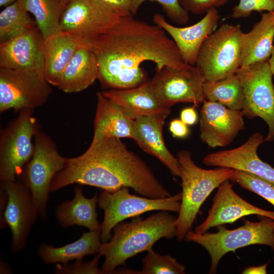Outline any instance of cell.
Listing matches in <instances>:
<instances>
[{"label": "cell", "mask_w": 274, "mask_h": 274, "mask_svg": "<svg viewBox=\"0 0 274 274\" xmlns=\"http://www.w3.org/2000/svg\"><path fill=\"white\" fill-rule=\"evenodd\" d=\"M274 10V0H239L232 8L231 17L239 19L249 17L254 12L261 13Z\"/></svg>", "instance_id": "836d02e7"}, {"label": "cell", "mask_w": 274, "mask_h": 274, "mask_svg": "<svg viewBox=\"0 0 274 274\" xmlns=\"http://www.w3.org/2000/svg\"><path fill=\"white\" fill-rule=\"evenodd\" d=\"M44 39L38 27L0 43V67L44 73Z\"/></svg>", "instance_id": "d6986e66"}, {"label": "cell", "mask_w": 274, "mask_h": 274, "mask_svg": "<svg viewBox=\"0 0 274 274\" xmlns=\"http://www.w3.org/2000/svg\"><path fill=\"white\" fill-rule=\"evenodd\" d=\"M101 256L97 253L96 256L91 261L83 262L82 260H78L71 264H57L55 273H102L98 267V261Z\"/></svg>", "instance_id": "e575fe53"}, {"label": "cell", "mask_w": 274, "mask_h": 274, "mask_svg": "<svg viewBox=\"0 0 274 274\" xmlns=\"http://www.w3.org/2000/svg\"><path fill=\"white\" fill-rule=\"evenodd\" d=\"M1 189L6 194L2 208L1 225L9 226L12 235L11 250L19 252L25 248L30 229L39 213L28 188L16 180L1 182Z\"/></svg>", "instance_id": "5bb4252c"}, {"label": "cell", "mask_w": 274, "mask_h": 274, "mask_svg": "<svg viewBox=\"0 0 274 274\" xmlns=\"http://www.w3.org/2000/svg\"><path fill=\"white\" fill-rule=\"evenodd\" d=\"M75 183L106 191L131 188L152 198L171 196L148 165L118 138L101 140L90 144L82 155L66 158L65 166L54 178L50 191Z\"/></svg>", "instance_id": "7a4b0ae2"}, {"label": "cell", "mask_w": 274, "mask_h": 274, "mask_svg": "<svg viewBox=\"0 0 274 274\" xmlns=\"http://www.w3.org/2000/svg\"><path fill=\"white\" fill-rule=\"evenodd\" d=\"M264 142L262 134L254 133L238 147L207 155L203 162L208 166L247 172L274 183V168L257 155L258 148Z\"/></svg>", "instance_id": "e0dca14e"}, {"label": "cell", "mask_w": 274, "mask_h": 274, "mask_svg": "<svg viewBox=\"0 0 274 274\" xmlns=\"http://www.w3.org/2000/svg\"><path fill=\"white\" fill-rule=\"evenodd\" d=\"M268 63L273 76L274 77V45L273 46L271 56L268 60Z\"/></svg>", "instance_id": "60d3db41"}, {"label": "cell", "mask_w": 274, "mask_h": 274, "mask_svg": "<svg viewBox=\"0 0 274 274\" xmlns=\"http://www.w3.org/2000/svg\"><path fill=\"white\" fill-rule=\"evenodd\" d=\"M181 198V192L165 198H152L131 194L127 187L104 190L97 199L99 208L104 212L100 225L101 243L109 241L114 227L128 218L153 211L179 213Z\"/></svg>", "instance_id": "52a82bcc"}, {"label": "cell", "mask_w": 274, "mask_h": 274, "mask_svg": "<svg viewBox=\"0 0 274 274\" xmlns=\"http://www.w3.org/2000/svg\"><path fill=\"white\" fill-rule=\"evenodd\" d=\"M101 242L100 230H89L84 232L78 240L62 247H54L42 244L38 254L46 264H66L70 261L82 260L88 255L98 253Z\"/></svg>", "instance_id": "4316f807"}, {"label": "cell", "mask_w": 274, "mask_h": 274, "mask_svg": "<svg viewBox=\"0 0 274 274\" xmlns=\"http://www.w3.org/2000/svg\"><path fill=\"white\" fill-rule=\"evenodd\" d=\"M169 129L175 138H185L189 133L188 125L180 119L172 120L169 123Z\"/></svg>", "instance_id": "74e56055"}, {"label": "cell", "mask_w": 274, "mask_h": 274, "mask_svg": "<svg viewBox=\"0 0 274 274\" xmlns=\"http://www.w3.org/2000/svg\"><path fill=\"white\" fill-rule=\"evenodd\" d=\"M32 14L44 40L62 31L60 18L65 6L60 0H16Z\"/></svg>", "instance_id": "83f0119b"}, {"label": "cell", "mask_w": 274, "mask_h": 274, "mask_svg": "<svg viewBox=\"0 0 274 274\" xmlns=\"http://www.w3.org/2000/svg\"><path fill=\"white\" fill-rule=\"evenodd\" d=\"M205 82L197 68L186 64L175 67L166 66L148 80L154 95L163 106L171 108L178 102L191 103L195 106L205 100L203 85Z\"/></svg>", "instance_id": "7c38bea8"}, {"label": "cell", "mask_w": 274, "mask_h": 274, "mask_svg": "<svg viewBox=\"0 0 274 274\" xmlns=\"http://www.w3.org/2000/svg\"><path fill=\"white\" fill-rule=\"evenodd\" d=\"M108 10L122 16L131 15L132 0H93Z\"/></svg>", "instance_id": "8d00e7d4"}, {"label": "cell", "mask_w": 274, "mask_h": 274, "mask_svg": "<svg viewBox=\"0 0 274 274\" xmlns=\"http://www.w3.org/2000/svg\"><path fill=\"white\" fill-rule=\"evenodd\" d=\"M244 224L229 230L218 226L215 233H197L189 231L184 239L203 247L209 253L211 264L210 273H215L221 259L227 253L253 245L269 246L274 251V219L262 216L258 222L244 220Z\"/></svg>", "instance_id": "5b68a950"}, {"label": "cell", "mask_w": 274, "mask_h": 274, "mask_svg": "<svg viewBox=\"0 0 274 274\" xmlns=\"http://www.w3.org/2000/svg\"><path fill=\"white\" fill-rule=\"evenodd\" d=\"M36 22L17 1L0 13V43L23 35L37 27Z\"/></svg>", "instance_id": "f546056e"}, {"label": "cell", "mask_w": 274, "mask_h": 274, "mask_svg": "<svg viewBox=\"0 0 274 274\" xmlns=\"http://www.w3.org/2000/svg\"><path fill=\"white\" fill-rule=\"evenodd\" d=\"M101 93L126 115L134 120L142 116L169 115L170 113V109L161 104L154 95L148 80L135 87L111 89Z\"/></svg>", "instance_id": "44dd1931"}, {"label": "cell", "mask_w": 274, "mask_h": 274, "mask_svg": "<svg viewBox=\"0 0 274 274\" xmlns=\"http://www.w3.org/2000/svg\"><path fill=\"white\" fill-rule=\"evenodd\" d=\"M274 40V10L263 13L252 29L245 33L241 67L268 61ZM240 67V68H241Z\"/></svg>", "instance_id": "d4e9b609"}, {"label": "cell", "mask_w": 274, "mask_h": 274, "mask_svg": "<svg viewBox=\"0 0 274 274\" xmlns=\"http://www.w3.org/2000/svg\"><path fill=\"white\" fill-rule=\"evenodd\" d=\"M242 110H232L221 104L204 100L200 112V136L211 148L230 144L245 128Z\"/></svg>", "instance_id": "9a60e30c"}, {"label": "cell", "mask_w": 274, "mask_h": 274, "mask_svg": "<svg viewBox=\"0 0 274 274\" xmlns=\"http://www.w3.org/2000/svg\"><path fill=\"white\" fill-rule=\"evenodd\" d=\"M89 48L97 59L98 80L111 89H128L146 82L147 75L141 64L146 61L153 62L156 71L187 64L174 41L161 27L132 15L123 17Z\"/></svg>", "instance_id": "6da1fadb"}, {"label": "cell", "mask_w": 274, "mask_h": 274, "mask_svg": "<svg viewBox=\"0 0 274 274\" xmlns=\"http://www.w3.org/2000/svg\"><path fill=\"white\" fill-rule=\"evenodd\" d=\"M177 158L180 164L182 191L180 210L175 225L177 239L182 241L191 229L204 201L215 189L230 180L233 169L202 168L193 161L190 152L185 150L179 152Z\"/></svg>", "instance_id": "277c9868"}, {"label": "cell", "mask_w": 274, "mask_h": 274, "mask_svg": "<svg viewBox=\"0 0 274 274\" xmlns=\"http://www.w3.org/2000/svg\"><path fill=\"white\" fill-rule=\"evenodd\" d=\"M195 106L183 109L180 113V119L187 125L195 124L198 120Z\"/></svg>", "instance_id": "f35d334b"}, {"label": "cell", "mask_w": 274, "mask_h": 274, "mask_svg": "<svg viewBox=\"0 0 274 274\" xmlns=\"http://www.w3.org/2000/svg\"><path fill=\"white\" fill-rule=\"evenodd\" d=\"M236 74L244 89L245 100L242 111L245 116L250 119L261 118L268 127L264 141H274L273 76L268 60L241 67Z\"/></svg>", "instance_id": "8fae6325"}, {"label": "cell", "mask_w": 274, "mask_h": 274, "mask_svg": "<svg viewBox=\"0 0 274 274\" xmlns=\"http://www.w3.org/2000/svg\"><path fill=\"white\" fill-rule=\"evenodd\" d=\"M220 19L217 9H211L199 21L186 27L174 26L158 13L153 17L155 24L174 41L185 62L194 66L203 42L216 29Z\"/></svg>", "instance_id": "ac0fdd59"}, {"label": "cell", "mask_w": 274, "mask_h": 274, "mask_svg": "<svg viewBox=\"0 0 274 274\" xmlns=\"http://www.w3.org/2000/svg\"><path fill=\"white\" fill-rule=\"evenodd\" d=\"M230 180L261 196L274 207L273 183L253 174L236 169H233Z\"/></svg>", "instance_id": "1f68e13d"}, {"label": "cell", "mask_w": 274, "mask_h": 274, "mask_svg": "<svg viewBox=\"0 0 274 274\" xmlns=\"http://www.w3.org/2000/svg\"><path fill=\"white\" fill-rule=\"evenodd\" d=\"M245 33L239 24H223L203 42L195 65L205 81L235 74L241 66Z\"/></svg>", "instance_id": "8992f818"}, {"label": "cell", "mask_w": 274, "mask_h": 274, "mask_svg": "<svg viewBox=\"0 0 274 274\" xmlns=\"http://www.w3.org/2000/svg\"><path fill=\"white\" fill-rule=\"evenodd\" d=\"M230 0H179L182 7L195 15L205 14L213 9L224 6Z\"/></svg>", "instance_id": "d590c367"}, {"label": "cell", "mask_w": 274, "mask_h": 274, "mask_svg": "<svg viewBox=\"0 0 274 274\" xmlns=\"http://www.w3.org/2000/svg\"><path fill=\"white\" fill-rule=\"evenodd\" d=\"M51 85L43 72L0 67V112L43 105L52 92Z\"/></svg>", "instance_id": "30bf717a"}, {"label": "cell", "mask_w": 274, "mask_h": 274, "mask_svg": "<svg viewBox=\"0 0 274 274\" xmlns=\"http://www.w3.org/2000/svg\"><path fill=\"white\" fill-rule=\"evenodd\" d=\"M147 1L158 3L172 22L179 25H185L188 22L189 13L182 7L179 0H132L131 15H135L141 6Z\"/></svg>", "instance_id": "d6a6232c"}, {"label": "cell", "mask_w": 274, "mask_h": 274, "mask_svg": "<svg viewBox=\"0 0 274 274\" xmlns=\"http://www.w3.org/2000/svg\"><path fill=\"white\" fill-rule=\"evenodd\" d=\"M123 17L93 0H70L62 13L60 27L62 31L73 35L89 47Z\"/></svg>", "instance_id": "4fadbf2b"}, {"label": "cell", "mask_w": 274, "mask_h": 274, "mask_svg": "<svg viewBox=\"0 0 274 274\" xmlns=\"http://www.w3.org/2000/svg\"><path fill=\"white\" fill-rule=\"evenodd\" d=\"M16 0H0V6L2 7H7L10 4H12Z\"/></svg>", "instance_id": "b9f144b4"}, {"label": "cell", "mask_w": 274, "mask_h": 274, "mask_svg": "<svg viewBox=\"0 0 274 274\" xmlns=\"http://www.w3.org/2000/svg\"><path fill=\"white\" fill-rule=\"evenodd\" d=\"M33 154L21 174L22 182L30 192L42 219L46 218V207L50 186L55 176L65 166L54 142L39 129L35 134Z\"/></svg>", "instance_id": "ba28073f"}, {"label": "cell", "mask_w": 274, "mask_h": 274, "mask_svg": "<svg viewBox=\"0 0 274 274\" xmlns=\"http://www.w3.org/2000/svg\"><path fill=\"white\" fill-rule=\"evenodd\" d=\"M230 180H227L218 187L208 216L196 227L195 232L204 233L211 228L232 224L251 215L274 219V212L262 209L247 202L234 192Z\"/></svg>", "instance_id": "2e32d148"}, {"label": "cell", "mask_w": 274, "mask_h": 274, "mask_svg": "<svg viewBox=\"0 0 274 274\" xmlns=\"http://www.w3.org/2000/svg\"><path fill=\"white\" fill-rule=\"evenodd\" d=\"M98 197L96 193L92 198H86L82 188L76 187L73 199L64 201L57 207L56 215L59 224L63 227L77 225L89 230L101 231L96 211Z\"/></svg>", "instance_id": "484cf974"}, {"label": "cell", "mask_w": 274, "mask_h": 274, "mask_svg": "<svg viewBox=\"0 0 274 274\" xmlns=\"http://www.w3.org/2000/svg\"><path fill=\"white\" fill-rule=\"evenodd\" d=\"M142 259L143 267L139 271L131 270L130 273L137 274H183L185 267L169 255H162L153 249L147 251Z\"/></svg>", "instance_id": "4dcf8cb0"}, {"label": "cell", "mask_w": 274, "mask_h": 274, "mask_svg": "<svg viewBox=\"0 0 274 274\" xmlns=\"http://www.w3.org/2000/svg\"><path fill=\"white\" fill-rule=\"evenodd\" d=\"M176 218L168 211H160L145 219L137 216L130 222L117 224L111 239L99 248L98 254L105 257L100 268L102 273H113L130 258L153 249L160 239L176 236Z\"/></svg>", "instance_id": "3957f363"}, {"label": "cell", "mask_w": 274, "mask_h": 274, "mask_svg": "<svg viewBox=\"0 0 274 274\" xmlns=\"http://www.w3.org/2000/svg\"><path fill=\"white\" fill-rule=\"evenodd\" d=\"M33 112V109L21 110L17 118L1 132V182L16 180L33 154L32 139L39 129Z\"/></svg>", "instance_id": "9c48e42d"}, {"label": "cell", "mask_w": 274, "mask_h": 274, "mask_svg": "<svg viewBox=\"0 0 274 274\" xmlns=\"http://www.w3.org/2000/svg\"><path fill=\"white\" fill-rule=\"evenodd\" d=\"M97 58L88 47L82 46L75 53L66 67L58 88L66 93L83 91L98 79Z\"/></svg>", "instance_id": "cb8c5ba5"}, {"label": "cell", "mask_w": 274, "mask_h": 274, "mask_svg": "<svg viewBox=\"0 0 274 274\" xmlns=\"http://www.w3.org/2000/svg\"><path fill=\"white\" fill-rule=\"evenodd\" d=\"M168 116L150 115L135 119L132 139L143 150L158 159L173 175L180 177L179 161L169 151L163 138V126Z\"/></svg>", "instance_id": "ffe728a7"}, {"label": "cell", "mask_w": 274, "mask_h": 274, "mask_svg": "<svg viewBox=\"0 0 274 274\" xmlns=\"http://www.w3.org/2000/svg\"><path fill=\"white\" fill-rule=\"evenodd\" d=\"M62 2V3L66 6V5L68 3V2L70 1V0H60Z\"/></svg>", "instance_id": "7bdbcfd3"}, {"label": "cell", "mask_w": 274, "mask_h": 274, "mask_svg": "<svg viewBox=\"0 0 274 274\" xmlns=\"http://www.w3.org/2000/svg\"><path fill=\"white\" fill-rule=\"evenodd\" d=\"M203 91L205 100L218 102L230 109L243 110L244 89L236 74L219 80L205 81Z\"/></svg>", "instance_id": "f1b7e54d"}, {"label": "cell", "mask_w": 274, "mask_h": 274, "mask_svg": "<svg viewBox=\"0 0 274 274\" xmlns=\"http://www.w3.org/2000/svg\"><path fill=\"white\" fill-rule=\"evenodd\" d=\"M82 46L85 45L79 39L64 31L44 40V72L45 79L50 84L58 87L66 67L77 50Z\"/></svg>", "instance_id": "7402d4cb"}, {"label": "cell", "mask_w": 274, "mask_h": 274, "mask_svg": "<svg viewBox=\"0 0 274 274\" xmlns=\"http://www.w3.org/2000/svg\"><path fill=\"white\" fill-rule=\"evenodd\" d=\"M267 263L257 266L246 268L242 271L244 274H265L267 273Z\"/></svg>", "instance_id": "ab89813d"}, {"label": "cell", "mask_w": 274, "mask_h": 274, "mask_svg": "<svg viewBox=\"0 0 274 274\" xmlns=\"http://www.w3.org/2000/svg\"><path fill=\"white\" fill-rule=\"evenodd\" d=\"M94 134L91 144L107 138H130L134 131L135 120L126 115L101 93H97Z\"/></svg>", "instance_id": "603a6c76"}]
</instances>
